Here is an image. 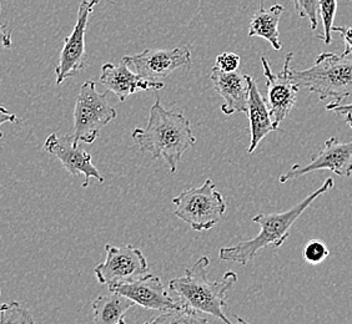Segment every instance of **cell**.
<instances>
[{"label":"cell","instance_id":"6da1fadb","mask_svg":"<svg viewBox=\"0 0 352 324\" xmlns=\"http://www.w3.org/2000/svg\"><path fill=\"white\" fill-rule=\"evenodd\" d=\"M131 137L142 154H150L154 160L163 159L171 174H176L184 154L197 143L189 119L166 110L160 100L150 108L146 128H134Z\"/></svg>","mask_w":352,"mask_h":324},{"label":"cell","instance_id":"7a4b0ae2","mask_svg":"<svg viewBox=\"0 0 352 324\" xmlns=\"http://www.w3.org/2000/svg\"><path fill=\"white\" fill-rule=\"evenodd\" d=\"M209 266V257H200L192 267L185 270L183 277L170 281V294L177 303L191 311L210 314L223 323H232L225 308L229 292L237 284V275L234 270H228L220 281L210 282Z\"/></svg>","mask_w":352,"mask_h":324},{"label":"cell","instance_id":"3957f363","mask_svg":"<svg viewBox=\"0 0 352 324\" xmlns=\"http://www.w3.org/2000/svg\"><path fill=\"white\" fill-rule=\"evenodd\" d=\"M333 186H335L333 178L329 177L326 178L325 183L321 185V187L314 191L311 195H309L305 200L295 205L292 209H287L285 212H278V213H269V215L260 213L252 217V222L260 226V233L258 236L248 241L232 244L229 247L220 248L219 252L220 259L236 262L241 266H245L256 257L258 251L264 250L267 247H274V248L281 247L290 236V230L294 223L298 221V217L311 206L316 198L325 195L327 191L333 189Z\"/></svg>","mask_w":352,"mask_h":324},{"label":"cell","instance_id":"277c9868","mask_svg":"<svg viewBox=\"0 0 352 324\" xmlns=\"http://www.w3.org/2000/svg\"><path fill=\"white\" fill-rule=\"evenodd\" d=\"M292 82L305 88L320 100L341 102L352 95V56L321 53L311 68L290 71Z\"/></svg>","mask_w":352,"mask_h":324},{"label":"cell","instance_id":"5b68a950","mask_svg":"<svg viewBox=\"0 0 352 324\" xmlns=\"http://www.w3.org/2000/svg\"><path fill=\"white\" fill-rule=\"evenodd\" d=\"M175 216L197 232L209 231L220 222L226 211L223 197L211 178L200 187L185 189L173 198Z\"/></svg>","mask_w":352,"mask_h":324},{"label":"cell","instance_id":"8992f818","mask_svg":"<svg viewBox=\"0 0 352 324\" xmlns=\"http://www.w3.org/2000/svg\"><path fill=\"white\" fill-rule=\"evenodd\" d=\"M118 113L108 104V93H99L96 82L87 80L79 90L74 108V134L78 141L93 143Z\"/></svg>","mask_w":352,"mask_h":324},{"label":"cell","instance_id":"52a82bcc","mask_svg":"<svg viewBox=\"0 0 352 324\" xmlns=\"http://www.w3.org/2000/svg\"><path fill=\"white\" fill-rule=\"evenodd\" d=\"M105 261L95 267V277L100 284H124L149 273L148 259L142 250L131 244L116 247L105 244Z\"/></svg>","mask_w":352,"mask_h":324},{"label":"cell","instance_id":"ba28073f","mask_svg":"<svg viewBox=\"0 0 352 324\" xmlns=\"http://www.w3.org/2000/svg\"><path fill=\"white\" fill-rule=\"evenodd\" d=\"M100 1L109 0H82L78 9V19L73 32L64 38V47L61 49L58 65L55 68L56 85H61L87 68V45L85 35L89 18L94 12V8Z\"/></svg>","mask_w":352,"mask_h":324},{"label":"cell","instance_id":"9c48e42d","mask_svg":"<svg viewBox=\"0 0 352 324\" xmlns=\"http://www.w3.org/2000/svg\"><path fill=\"white\" fill-rule=\"evenodd\" d=\"M292 56V53L286 55L284 68L278 74L272 71L270 62L265 56L260 58L266 79V104L270 111L272 124L278 130L280 124L292 113L298 102L300 88L292 82L290 78Z\"/></svg>","mask_w":352,"mask_h":324},{"label":"cell","instance_id":"30bf717a","mask_svg":"<svg viewBox=\"0 0 352 324\" xmlns=\"http://www.w3.org/2000/svg\"><path fill=\"white\" fill-rule=\"evenodd\" d=\"M136 74L149 80L162 81L176 69L191 67L190 47L146 49L139 54L126 55L122 59Z\"/></svg>","mask_w":352,"mask_h":324},{"label":"cell","instance_id":"8fae6325","mask_svg":"<svg viewBox=\"0 0 352 324\" xmlns=\"http://www.w3.org/2000/svg\"><path fill=\"white\" fill-rule=\"evenodd\" d=\"M329 170L335 175L349 177L352 175V142H340L336 137H330L325 141L324 149L318 155L312 156L311 161L306 165L294 163L278 177V183H287L301 176L315 171Z\"/></svg>","mask_w":352,"mask_h":324},{"label":"cell","instance_id":"7c38bea8","mask_svg":"<svg viewBox=\"0 0 352 324\" xmlns=\"http://www.w3.org/2000/svg\"><path fill=\"white\" fill-rule=\"evenodd\" d=\"M44 150L55 156L70 175L84 176V189L88 187L90 178H96L100 183H105V177L93 165L91 155L79 146V141L74 135L59 136L53 132L44 142Z\"/></svg>","mask_w":352,"mask_h":324},{"label":"cell","instance_id":"4fadbf2b","mask_svg":"<svg viewBox=\"0 0 352 324\" xmlns=\"http://www.w3.org/2000/svg\"><path fill=\"white\" fill-rule=\"evenodd\" d=\"M109 290L120 293L145 310L165 312L180 305L169 294L162 279L151 273L130 282L110 286Z\"/></svg>","mask_w":352,"mask_h":324},{"label":"cell","instance_id":"5bb4252c","mask_svg":"<svg viewBox=\"0 0 352 324\" xmlns=\"http://www.w3.org/2000/svg\"><path fill=\"white\" fill-rule=\"evenodd\" d=\"M99 82L108 91L114 93L122 102L138 91L162 90L164 88L163 81L149 80L142 78L122 60L116 65L111 62L104 64Z\"/></svg>","mask_w":352,"mask_h":324},{"label":"cell","instance_id":"9a60e30c","mask_svg":"<svg viewBox=\"0 0 352 324\" xmlns=\"http://www.w3.org/2000/svg\"><path fill=\"white\" fill-rule=\"evenodd\" d=\"M210 79L217 94L223 99L221 111L225 115L248 111L250 75H245L240 70L225 73L214 67L211 69Z\"/></svg>","mask_w":352,"mask_h":324},{"label":"cell","instance_id":"2e32d148","mask_svg":"<svg viewBox=\"0 0 352 324\" xmlns=\"http://www.w3.org/2000/svg\"><path fill=\"white\" fill-rule=\"evenodd\" d=\"M246 113L250 121L251 135L250 146L248 152L252 154L258 149V143L264 140L266 135H269L272 131H276L278 128L274 126L266 100L263 97L256 82L251 76Z\"/></svg>","mask_w":352,"mask_h":324},{"label":"cell","instance_id":"e0dca14e","mask_svg":"<svg viewBox=\"0 0 352 324\" xmlns=\"http://www.w3.org/2000/svg\"><path fill=\"white\" fill-rule=\"evenodd\" d=\"M102 294L93 302V321L96 324H124L125 316L135 303L116 292Z\"/></svg>","mask_w":352,"mask_h":324},{"label":"cell","instance_id":"ac0fdd59","mask_svg":"<svg viewBox=\"0 0 352 324\" xmlns=\"http://www.w3.org/2000/svg\"><path fill=\"white\" fill-rule=\"evenodd\" d=\"M284 7L281 4H274L269 9L260 8L256 13L252 15L249 25V36H258L269 41L271 47L275 50H281V41L278 33V23L284 13Z\"/></svg>","mask_w":352,"mask_h":324},{"label":"cell","instance_id":"d6986e66","mask_svg":"<svg viewBox=\"0 0 352 324\" xmlns=\"http://www.w3.org/2000/svg\"><path fill=\"white\" fill-rule=\"evenodd\" d=\"M208 318L204 317L203 313L191 311L184 305H177L169 311L160 312L159 316L151 318L148 323L160 324H199L208 323Z\"/></svg>","mask_w":352,"mask_h":324},{"label":"cell","instance_id":"ffe728a7","mask_svg":"<svg viewBox=\"0 0 352 324\" xmlns=\"http://www.w3.org/2000/svg\"><path fill=\"white\" fill-rule=\"evenodd\" d=\"M33 324L34 318L19 302L0 304V324Z\"/></svg>","mask_w":352,"mask_h":324},{"label":"cell","instance_id":"44dd1931","mask_svg":"<svg viewBox=\"0 0 352 324\" xmlns=\"http://www.w3.org/2000/svg\"><path fill=\"white\" fill-rule=\"evenodd\" d=\"M339 0H318V14L324 25V34L318 35V39L325 41L326 45L332 43V27L338 13Z\"/></svg>","mask_w":352,"mask_h":324},{"label":"cell","instance_id":"7402d4cb","mask_svg":"<svg viewBox=\"0 0 352 324\" xmlns=\"http://www.w3.org/2000/svg\"><path fill=\"white\" fill-rule=\"evenodd\" d=\"M330 255V250L327 248L325 243L320 240H311L306 243L302 256L307 264H322L326 258Z\"/></svg>","mask_w":352,"mask_h":324},{"label":"cell","instance_id":"603a6c76","mask_svg":"<svg viewBox=\"0 0 352 324\" xmlns=\"http://www.w3.org/2000/svg\"><path fill=\"white\" fill-rule=\"evenodd\" d=\"M295 10L300 18H307L312 30L318 29V0H294Z\"/></svg>","mask_w":352,"mask_h":324},{"label":"cell","instance_id":"cb8c5ba5","mask_svg":"<svg viewBox=\"0 0 352 324\" xmlns=\"http://www.w3.org/2000/svg\"><path fill=\"white\" fill-rule=\"evenodd\" d=\"M240 61H241L240 55L232 53V51H226V53H223L217 56L214 67L223 70L225 73H231V71L239 70Z\"/></svg>","mask_w":352,"mask_h":324},{"label":"cell","instance_id":"d4e9b609","mask_svg":"<svg viewBox=\"0 0 352 324\" xmlns=\"http://www.w3.org/2000/svg\"><path fill=\"white\" fill-rule=\"evenodd\" d=\"M327 111H333L339 115L344 116L347 125L352 128V102L341 105V102H331L326 106Z\"/></svg>","mask_w":352,"mask_h":324},{"label":"cell","instance_id":"484cf974","mask_svg":"<svg viewBox=\"0 0 352 324\" xmlns=\"http://www.w3.org/2000/svg\"><path fill=\"white\" fill-rule=\"evenodd\" d=\"M332 32L339 33L341 39L345 44V56H352V27H332Z\"/></svg>","mask_w":352,"mask_h":324},{"label":"cell","instance_id":"4316f807","mask_svg":"<svg viewBox=\"0 0 352 324\" xmlns=\"http://www.w3.org/2000/svg\"><path fill=\"white\" fill-rule=\"evenodd\" d=\"M0 13H1V4H0ZM12 33L13 30L9 27V24L0 23V45L6 49H10L13 47L12 41Z\"/></svg>","mask_w":352,"mask_h":324},{"label":"cell","instance_id":"83f0119b","mask_svg":"<svg viewBox=\"0 0 352 324\" xmlns=\"http://www.w3.org/2000/svg\"><path fill=\"white\" fill-rule=\"evenodd\" d=\"M6 122H18V116L13 114V113H10L8 108H4V106H0V126L3 125V124H6ZM3 131L0 130V139H3Z\"/></svg>","mask_w":352,"mask_h":324},{"label":"cell","instance_id":"f1b7e54d","mask_svg":"<svg viewBox=\"0 0 352 324\" xmlns=\"http://www.w3.org/2000/svg\"><path fill=\"white\" fill-rule=\"evenodd\" d=\"M0 293H1V292H0Z\"/></svg>","mask_w":352,"mask_h":324}]
</instances>
